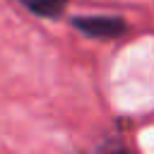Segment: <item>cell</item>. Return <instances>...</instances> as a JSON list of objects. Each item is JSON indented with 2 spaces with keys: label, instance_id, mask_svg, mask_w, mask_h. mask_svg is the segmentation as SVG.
<instances>
[{
  "label": "cell",
  "instance_id": "obj_1",
  "mask_svg": "<svg viewBox=\"0 0 154 154\" xmlns=\"http://www.w3.org/2000/svg\"><path fill=\"white\" fill-rule=\"evenodd\" d=\"M72 26L84 36L101 41H113L128 31V24L120 17H108V14H77L72 17Z\"/></svg>",
  "mask_w": 154,
  "mask_h": 154
},
{
  "label": "cell",
  "instance_id": "obj_2",
  "mask_svg": "<svg viewBox=\"0 0 154 154\" xmlns=\"http://www.w3.org/2000/svg\"><path fill=\"white\" fill-rule=\"evenodd\" d=\"M29 12L38 14V17H46V19H55L63 14V10L67 7L70 0H19Z\"/></svg>",
  "mask_w": 154,
  "mask_h": 154
}]
</instances>
